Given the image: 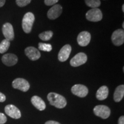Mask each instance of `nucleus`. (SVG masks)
Wrapping results in <instances>:
<instances>
[{"mask_svg":"<svg viewBox=\"0 0 124 124\" xmlns=\"http://www.w3.org/2000/svg\"><path fill=\"white\" fill-rule=\"evenodd\" d=\"M35 20V16L32 12H28L24 16L22 21V27L25 33H29L31 32Z\"/></svg>","mask_w":124,"mask_h":124,"instance_id":"nucleus-2","label":"nucleus"},{"mask_svg":"<svg viewBox=\"0 0 124 124\" xmlns=\"http://www.w3.org/2000/svg\"><path fill=\"white\" fill-rule=\"evenodd\" d=\"M38 46L40 50L45 51V52H50L52 49V46L50 44L39 43Z\"/></svg>","mask_w":124,"mask_h":124,"instance_id":"nucleus-22","label":"nucleus"},{"mask_svg":"<svg viewBox=\"0 0 124 124\" xmlns=\"http://www.w3.org/2000/svg\"><path fill=\"white\" fill-rule=\"evenodd\" d=\"M90 40L91 35L87 31H83L78 36L77 41L80 46H87L90 42Z\"/></svg>","mask_w":124,"mask_h":124,"instance_id":"nucleus-12","label":"nucleus"},{"mask_svg":"<svg viewBox=\"0 0 124 124\" xmlns=\"http://www.w3.org/2000/svg\"><path fill=\"white\" fill-rule=\"evenodd\" d=\"M124 96V86L120 85L116 88L114 93V100L116 102H119L122 100Z\"/></svg>","mask_w":124,"mask_h":124,"instance_id":"nucleus-18","label":"nucleus"},{"mask_svg":"<svg viewBox=\"0 0 124 124\" xmlns=\"http://www.w3.org/2000/svg\"><path fill=\"white\" fill-rule=\"evenodd\" d=\"M85 1L88 7L92 8H97L101 5L100 0H85Z\"/></svg>","mask_w":124,"mask_h":124,"instance_id":"nucleus-21","label":"nucleus"},{"mask_svg":"<svg viewBox=\"0 0 124 124\" xmlns=\"http://www.w3.org/2000/svg\"><path fill=\"white\" fill-rule=\"evenodd\" d=\"M71 92L74 95L80 98H84L89 93V90L86 86L83 85H75L71 88Z\"/></svg>","mask_w":124,"mask_h":124,"instance_id":"nucleus-8","label":"nucleus"},{"mask_svg":"<svg viewBox=\"0 0 124 124\" xmlns=\"http://www.w3.org/2000/svg\"><path fill=\"white\" fill-rule=\"evenodd\" d=\"M102 13L98 8H92L87 12L86 17L87 20L92 22H98L102 19Z\"/></svg>","mask_w":124,"mask_h":124,"instance_id":"nucleus-3","label":"nucleus"},{"mask_svg":"<svg viewBox=\"0 0 124 124\" xmlns=\"http://www.w3.org/2000/svg\"><path fill=\"white\" fill-rule=\"evenodd\" d=\"M45 124H60L59 122L55 121H48L46 122Z\"/></svg>","mask_w":124,"mask_h":124,"instance_id":"nucleus-27","label":"nucleus"},{"mask_svg":"<svg viewBox=\"0 0 124 124\" xmlns=\"http://www.w3.org/2000/svg\"><path fill=\"white\" fill-rule=\"evenodd\" d=\"M108 95V87L106 86H102L98 90L96 97L98 100L103 101L106 100Z\"/></svg>","mask_w":124,"mask_h":124,"instance_id":"nucleus-17","label":"nucleus"},{"mask_svg":"<svg viewBox=\"0 0 124 124\" xmlns=\"http://www.w3.org/2000/svg\"><path fill=\"white\" fill-rule=\"evenodd\" d=\"M94 114L102 119H107L110 115V109L105 105H97L93 109Z\"/></svg>","mask_w":124,"mask_h":124,"instance_id":"nucleus-4","label":"nucleus"},{"mask_svg":"<svg viewBox=\"0 0 124 124\" xmlns=\"http://www.w3.org/2000/svg\"><path fill=\"white\" fill-rule=\"evenodd\" d=\"M122 28H124V23H122Z\"/></svg>","mask_w":124,"mask_h":124,"instance_id":"nucleus-31","label":"nucleus"},{"mask_svg":"<svg viewBox=\"0 0 124 124\" xmlns=\"http://www.w3.org/2000/svg\"><path fill=\"white\" fill-rule=\"evenodd\" d=\"M31 2V0H16V2L18 7H24L28 5Z\"/></svg>","mask_w":124,"mask_h":124,"instance_id":"nucleus-23","label":"nucleus"},{"mask_svg":"<svg viewBox=\"0 0 124 124\" xmlns=\"http://www.w3.org/2000/svg\"><path fill=\"white\" fill-rule=\"evenodd\" d=\"M87 60V56L83 52H79L71 59L70 65L71 66L77 67L82 64H84Z\"/></svg>","mask_w":124,"mask_h":124,"instance_id":"nucleus-7","label":"nucleus"},{"mask_svg":"<svg viewBox=\"0 0 124 124\" xmlns=\"http://www.w3.org/2000/svg\"><path fill=\"white\" fill-rule=\"evenodd\" d=\"M47 99L49 103L58 108H64L67 105L66 98L60 94L55 93H50L48 94Z\"/></svg>","mask_w":124,"mask_h":124,"instance_id":"nucleus-1","label":"nucleus"},{"mask_svg":"<svg viewBox=\"0 0 124 124\" xmlns=\"http://www.w3.org/2000/svg\"><path fill=\"white\" fill-rule=\"evenodd\" d=\"M25 54L29 59L33 61L38 60L40 58L39 51L33 46H28L25 49Z\"/></svg>","mask_w":124,"mask_h":124,"instance_id":"nucleus-13","label":"nucleus"},{"mask_svg":"<svg viewBox=\"0 0 124 124\" xmlns=\"http://www.w3.org/2000/svg\"><path fill=\"white\" fill-rule=\"evenodd\" d=\"M111 41L116 46H120L124 43V31L123 29L116 30L111 35Z\"/></svg>","mask_w":124,"mask_h":124,"instance_id":"nucleus-6","label":"nucleus"},{"mask_svg":"<svg viewBox=\"0 0 124 124\" xmlns=\"http://www.w3.org/2000/svg\"><path fill=\"white\" fill-rule=\"evenodd\" d=\"M118 124H124V117L123 116L120 117L119 118Z\"/></svg>","mask_w":124,"mask_h":124,"instance_id":"nucleus-28","label":"nucleus"},{"mask_svg":"<svg viewBox=\"0 0 124 124\" xmlns=\"http://www.w3.org/2000/svg\"><path fill=\"white\" fill-rule=\"evenodd\" d=\"M59 0H44V3L47 6H52L55 5Z\"/></svg>","mask_w":124,"mask_h":124,"instance_id":"nucleus-24","label":"nucleus"},{"mask_svg":"<svg viewBox=\"0 0 124 124\" xmlns=\"http://www.w3.org/2000/svg\"><path fill=\"white\" fill-rule=\"evenodd\" d=\"M7 121V118L3 113H0V124H4Z\"/></svg>","mask_w":124,"mask_h":124,"instance_id":"nucleus-25","label":"nucleus"},{"mask_svg":"<svg viewBox=\"0 0 124 124\" xmlns=\"http://www.w3.org/2000/svg\"><path fill=\"white\" fill-rule=\"evenodd\" d=\"M71 52V46L70 45L66 44L60 49L58 54V59L60 62H64L69 58Z\"/></svg>","mask_w":124,"mask_h":124,"instance_id":"nucleus-15","label":"nucleus"},{"mask_svg":"<svg viewBox=\"0 0 124 124\" xmlns=\"http://www.w3.org/2000/svg\"><path fill=\"white\" fill-rule=\"evenodd\" d=\"M2 63L7 66H13L16 64L18 62V58L13 54H7L2 56Z\"/></svg>","mask_w":124,"mask_h":124,"instance_id":"nucleus-14","label":"nucleus"},{"mask_svg":"<svg viewBox=\"0 0 124 124\" xmlns=\"http://www.w3.org/2000/svg\"><path fill=\"white\" fill-rule=\"evenodd\" d=\"M5 100L6 96L2 93H0V102H4Z\"/></svg>","mask_w":124,"mask_h":124,"instance_id":"nucleus-26","label":"nucleus"},{"mask_svg":"<svg viewBox=\"0 0 124 124\" xmlns=\"http://www.w3.org/2000/svg\"><path fill=\"white\" fill-rule=\"evenodd\" d=\"M14 89L20 90L23 92H27L30 88V85L27 80L23 78H17L12 82Z\"/></svg>","mask_w":124,"mask_h":124,"instance_id":"nucleus-5","label":"nucleus"},{"mask_svg":"<svg viewBox=\"0 0 124 124\" xmlns=\"http://www.w3.org/2000/svg\"><path fill=\"white\" fill-rule=\"evenodd\" d=\"M122 12H124V4L122 5Z\"/></svg>","mask_w":124,"mask_h":124,"instance_id":"nucleus-30","label":"nucleus"},{"mask_svg":"<svg viewBox=\"0 0 124 124\" xmlns=\"http://www.w3.org/2000/svg\"><path fill=\"white\" fill-rule=\"evenodd\" d=\"M6 0H0V8L2 7L5 4Z\"/></svg>","mask_w":124,"mask_h":124,"instance_id":"nucleus-29","label":"nucleus"},{"mask_svg":"<svg viewBox=\"0 0 124 124\" xmlns=\"http://www.w3.org/2000/svg\"><path fill=\"white\" fill-rule=\"evenodd\" d=\"M5 111L8 116L14 119H19L21 117L20 110L13 105H8L5 108Z\"/></svg>","mask_w":124,"mask_h":124,"instance_id":"nucleus-10","label":"nucleus"},{"mask_svg":"<svg viewBox=\"0 0 124 124\" xmlns=\"http://www.w3.org/2000/svg\"><path fill=\"white\" fill-rule=\"evenodd\" d=\"M31 102H32V105L37 109L39 110L40 111L44 110L46 108V105L44 101L39 96H33L31 98Z\"/></svg>","mask_w":124,"mask_h":124,"instance_id":"nucleus-16","label":"nucleus"},{"mask_svg":"<svg viewBox=\"0 0 124 124\" xmlns=\"http://www.w3.org/2000/svg\"><path fill=\"white\" fill-rule=\"evenodd\" d=\"M2 33L5 39L8 41H12L15 38V32H14L13 28L12 25L9 23L4 24L2 26Z\"/></svg>","mask_w":124,"mask_h":124,"instance_id":"nucleus-9","label":"nucleus"},{"mask_svg":"<svg viewBox=\"0 0 124 124\" xmlns=\"http://www.w3.org/2000/svg\"><path fill=\"white\" fill-rule=\"evenodd\" d=\"M10 45V41L7 39L3 40L0 43V54H4L7 52L8 50Z\"/></svg>","mask_w":124,"mask_h":124,"instance_id":"nucleus-19","label":"nucleus"},{"mask_svg":"<svg viewBox=\"0 0 124 124\" xmlns=\"http://www.w3.org/2000/svg\"><path fill=\"white\" fill-rule=\"evenodd\" d=\"M62 6L59 4H56L49 9L47 12V16L50 20H55L58 18L62 13Z\"/></svg>","mask_w":124,"mask_h":124,"instance_id":"nucleus-11","label":"nucleus"},{"mask_svg":"<svg viewBox=\"0 0 124 124\" xmlns=\"http://www.w3.org/2000/svg\"><path fill=\"white\" fill-rule=\"evenodd\" d=\"M52 36H53V32L51 31H48L40 33L39 35V37L40 39L44 41H48L52 38Z\"/></svg>","mask_w":124,"mask_h":124,"instance_id":"nucleus-20","label":"nucleus"}]
</instances>
